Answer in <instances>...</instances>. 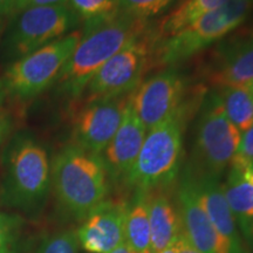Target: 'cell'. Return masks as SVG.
<instances>
[{"label": "cell", "instance_id": "6da1fadb", "mask_svg": "<svg viewBox=\"0 0 253 253\" xmlns=\"http://www.w3.org/2000/svg\"><path fill=\"white\" fill-rule=\"evenodd\" d=\"M205 93L199 84L170 118L147 132L126 184L141 192L172 184L181 168L186 126L201 108Z\"/></svg>", "mask_w": 253, "mask_h": 253}, {"label": "cell", "instance_id": "7a4b0ae2", "mask_svg": "<svg viewBox=\"0 0 253 253\" xmlns=\"http://www.w3.org/2000/svg\"><path fill=\"white\" fill-rule=\"evenodd\" d=\"M149 28V21L123 13L86 23L77 47L60 72L56 82L62 93L80 97L88 82L110 58L131 39Z\"/></svg>", "mask_w": 253, "mask_h": 253}, {"label": "cell", "instance_id": "3957f363", "mask_svg": "<svg viewBox=\"0 0 253 253\" xmlns=\"http://www.w3.org/2000/svg\"><path fill=\"white\" fill-rule=\"evenodd\" d=\"M56 197L69 213L84 219L108 195V172L102 157L69 144L52 163Z\"/></svg>", "mask_w": 253, "mask_h": 253}, {"label": "cell", "instance_id": "277c9868", "mask_svg": "<svg viewBox=\"0 0 253 253\" xmlns=\"http://www.w3.org/2000/svg\"><path fill=\"white\" fill-rule=\"evenodd\" d=\"M252 8L253 0H229L178 33L157 39L153 68L171 67L224 39L244 23Z\"/></svg>", "mask_w": 253, "mask_h": 253}, {"label": "cell", "instance_id": "5b68a950", "mask_svg": "<svg viewBox=\"0 0 253 253\" xmlns=\"http://www.w3.org/2000/svg\"><path fill=\"white\" fill-rule=\"evenodd\" d=\"M196 126L192 175L216 177L223 173L238 150L242 132L227 119L217 90L207 91Z\"/></svg>", "mask_w": 253, "mask_h": 253}, {"label": "cell", "instance_id": "8992f818", "mask_svg": "<svg viewBox=\"0 0 253 253\" xmlns=\"http://www.w3.org/2000/svg\"><path fill=\"white\" fill-rule=\"evenodd\" d=\"M156 32L150 28L129 41L110 58L88 82L84 103L123 96L141 84L145 72L153 68Z\"/></svg>", "mask_w": 253, "mask_h": 253}, {"label": "cell", "instance_id": "52a82bcc", "mask_svg": "<svg viewBox=\"0 0 253 253\" xmlns=\"http://www.w3.org/2000/svg\"><path fill=\"white\" fill-rule=\"evenodd\" d=\"M80 38V32H73L19 59L6 72V90L20 99L42 93L56 81Z\"/></svg>", "mask_w": 253, "mask_h": 253}, {"label": "cell", "instance_id": "ba28073f", "mask_svg": "<svg viewBox=\"0 0 253 253\" xmlns=\"http://www.w3.org/2000/svg\"><path fill=\"white\" fill-rule=\"evenodd\" d=\"M50 172L46 150L32 140H24L12 150L5 182V197L18 208L39 205L49 189Z\"/></svg>", "mask_w": 253, "mask_h": 253}, {"label": "cell", "instance_id": "9c48e42d", "mask_svg": "<svg viewBox=\"0 0 253 253\" xmlns=\"http://www.w3.org/2000/svg\"><path fill=\"white\" fill-rule=\"evenodd\" d=\"M68 5L27 7L17 13L7 37L8 54L23 58L65 37L79 23Z\"/></svg>", "mask_w": 253, "mask_h": 253}, {"label": "cell", "instance_id": "30bf717a", "mask_svg": "<svg viewBox=\"0 0 253 253\" xmlns=\"http://www.w3.org/2000/svg\"><path fill=\"white\" fill-rule=\"evenodd\" d=\"M194 89H189L184 75L168 68L142 82L132 91L131 103L137 118L149 131L170 118Z\"/></svg>", "mask_w": 253, "mask_h": 253}, {"label": "cell", "instance_id": "8fae6325", "mask_svg": "<svg viewBox=\"0 0 253 253\" xmlns=\"http://www.w3.org/2000/svg\"><path fill=\"white\" fill-rule=\"evenodd\" d=\"M203 74L214 88L244 86L253 81V26L218 41Z\"/></svg>", "mask_w": 253, "mask_h": 253}, {"label": "cell", "instance_id": "7c38bea8", "mask_svg": "<svg viewBox=\"0 0 253 253\" xmlns=\"http://www.w3.org/2000/svg\"><path fill=\"white\" fill-rule=\"evenodd\" d=\"M131 93L84 103L73 122L75 145L94 155H102L121 125Z\"/></svg>", "mask_w": 253, "mask_h": 253}, {"label": "cell", "instance_id": "4fadbf2b", "mask_svg": "<svg viewBox=\"0 0 253 253\" xmlns=\"http://www.w3.org/2000/svg\"><path fill=\"white\" fill-rule=\"evenodd\" d=\"M176 207L181 219L182 235L196 250L202 253H235L209 219L189 170L177 189Z\"/></svg>", "mask_w": 253, "mask_h": 253}, {"label": "cell", "instance_id": "5bb4252c", "mask_svg": "<svg viewBox=\"0 0 253 253\" xmlns=\"http://www.w3.org/2000/svg\"><path fill=\"white\" fill-rule=\"evenodd\" d=\"M128 207L125 199H106L95 208L77 231L81 248L89 253H110L125 244Z\"/></svg>", "mask_w": 253, "mask_h": 253}, {"label": "cell", "instance_id": "9a60e30c", "mask_svg": "<svg viewBox=\"0 0 253 253\" xmlns=\"http://www.w3.org/2000/svg\"><path fill=\"white\" fill-rule=\"evenodd\" d=\"M147 132L143 123L136 115L130 96L118 131L101 155L108 176L114 182H126Z\"/></svg>", "mask_w": 253, "mask_h": 253}, {"label": "cell", "instance_id": "2e32d148", "mask_svg": "<svg viewBox=\"0 0 253 253\" xmlns=\"http://www.w3.org/2000/svg\"><path fill=\"white\" fill-rule=\"evenodd\" d=\"M192 177L205 212L221 238L225 240L235 253H250L243 242L239 227L224 195L223 185L218 178L208 176L197 177L195 175Z\"/></svg>", "mask_w": 253, "mask_h": 253}, {"label": "cell", "instance_id": "e0dca14e", "mask_svg": "<svg viewBox=\"0 0 253 253\" xmlns=\"http://www.w3.org/2000/svg\"><path fill=\"white\" fill-rule=\"evenodd\" d=\"M149 208L151 252L161 253L175 244L182 235V225L176 202L167 194V189L147 192Z\"/></svg>", "mask_w": 253, "mask_h": 253}, {"label": "cell", "instance_id": "ac0fdd59", "mask_svg": "<svg viewBox=\"0 0 253 253\" xmlns=\"http://www.w3.org/2000/svg\"><path fill=\"white\" fill-rule=\"evenodd\" d=\"M224 195L236 223L246 239L253 224V162L230 163Z\"/></svg>", "mask_w": 253, "mask_h": 253}, {"label": "cell", "instance_id": "d6986e66", "mask_svg": "<svg viewBox=\"0 0 253 253\" xmlns=\"http://www.w3.org/2000/svg\"><path fill=\"white\" fill-rule=\"evenodd\" d=\"M125 245L131 253H153L147 192L136 191L134 201L129 203L125 224Z\"/></svg>", "mask_w": 253, "mask_h": 253}, {"label": "cell", "instance_id": "ffe728a7", "mask_svg": "<svg viewBox=\"0 0 253 253\" xmlns=\"http://www.w3.org/2000/svg\"><path fill=\"white\" fill-rule=\"evenodd\" d=\"M229 0H183L161 21L156 31L157 39L171 37L198 19L220 7Z\"/></svg>", "mask_w": 253, "mask_h": 253}, {"label": "cell", "instance_id": "44dd1931", "mask_svg": "<svg viewBox=\"0 0 253 253\" xmlns=\"http://www.w3.org/2000/svg\"><path fill=\"white\" fill-rule=\"evenodd\" d=\"M227 119L240 132L253 126V91L249 84L216 88Z\"/></svg>", "mask_w": 253, "mask_h": 253}, {"label": "cell", "instance_id": "7402d4cb", "mask_svg": "<svg viewBox=\"0 0 253 253\" xmlns=\"http://www.w3.org/2000/svg\"><path fill=\"white\" fill-rule=\"evenodd\" d=\"M67 5L86 23L109 18L119 12L118 0H68Z\"/></svg>", "mask_w": 253, "mask_h": 253}, {"label": "cell", "instance_id": "603a6c76", "mask_svg": "<svg viewBox=\"0 0 253 253\" xmlns=\"http://www.w3.org/2000/svg\"><path fill=\"white\" fill-rule=\"evenodd\" d=\"M176 0H118L119 9L131 17L149 20L166 12Z\"/></svg>", "mask_w": 253, "mask_h": 253}, {"label": "cell", "instance_id": "cb8c5ba5", "mask_svg": "<svg viewBox=\"0 0 253 253\" xmlns=\"http://www.w3.org/2000/svg\"><path fill=\"white\" fill-rule=\"evenodd\" d=\"M78 235L75 231H63L48 237L41 243L36 253H79Z\"/></svg>", "mask_w": 253, "mask_h": 253}, {"label": "cell", "instance_id": "d4e9b609", "mask_svg": "<svg viewBox=\"0 0 253 253\" xmlns=\"http://www.w3.org/2000/svg\"><path fill=\"white\" fill-rule=\"evenodd\" d=\"M18 226V218L0 212V253L13 252Z\"/></svg>", "mask_w": 253, "mask_h": 253}, {"label": "cell", "instance_id": "484cf974", "mask_svg": "<svg viewBox=\"0 0 253 253\" xmlns=\"http://www.w3.org/2000/svg\"><path fill=\"white\" fill-rule=\"evenodd\" d=\"M231 162H253V126H251L249 130L242 132L238 150Z\"/></svg>", "mask_w": 253, "mask_h": 253}, {"label": "cell", "instance_id": "4316f807", "mask_svg": "<svg viewBox=\"0 0 253 253\" xmlns=\"http://www.w3.org/2000/svg\"><path fill=\"white\" fill-rule=\"evenodd\" d=\"M24 9V0H0V17L17 14Z\"/></svg>", "mask_w": 253, "mask_h": 253}, {"label": "cell", "instance_id": "83f0119b", "mask_svg": "<svg viewBox=\"0 0 253 253\" xmlns=\"http://www.w3.org/2000/svg\"><path fill=\"white\" fill-rule=\"evenodd\" d=\"M67 4L68 0H24V9L37 6H61Z\"/></svg>", "mask_w": 253, "mask_h": 253}, {"label": "cell", "instance_id": "f1b7e54d", "mask_svg": "<svg viewBox=\"0 0 253 253\" xmlns=\"http://www.w3.org/2000/svg\"><path fill=\"white\" fill-rule=\"evenodd\" d=\"M177 246H178V252L179 253H202L198 250H196L188 240L185 239V237L181 235L178 240H177Z\"/></svg>", "mask_w": 253, "mask_h": 253}, {"label": "cell", "instance_id": "f546056e", "mask_svg": "<svg viewBox=\"0 0 253 253\" xmlns=\"http://www.w3.org/2000/svg\"><path fill=\"white\" fill-rule=\"evenodd\" d=\"M8 121L5 116L0 115V144H1L2 140H4L5 135L7 134L8 130Z\"/></svg>", "mask_w": 253, "mask_h": 253}, {"label": "cell", "instance_id": "4dcf8cb0", "mask_svg": "<svg viewBox=\"0 0 253 253\" xmlns=\"http://www.w3.org/2000/svg\"><path fill=\"white\" fill-rule=\"evenodd\" d=\"M161 253H179L178 252V246H177V242L173 245L169 246V248H168V249L163 250V251L161 252Z\"/></svg>", "mask_w": 253, "mask_h": 253}, {"label": "cell", "instance_id": "1f68e13d", "mask_svg": "<svg viewBox=\"0 0 253 253\" xmlns=\"http://www.w3.org/2000/svg\"><path fill=\"white\" fill-rule=\"evenodd\" d=\"M5 93H6V88L4 84V81H0V106H1L2 100L5 97Z\"/></svg>", "mask_w": 253, "mask_h": 253}, {"label": "cell", "instance_id": "d6a6232c", "mask_svg": "<svg viewBox=\"0 0 253 253\" xmlns=\"http://www.w3.org/2000/svg\"><path fill=\"white\" fill-rule=\"evenodd\" d=\"M110 253H131V252H130V250H129L125 244H123V245L120 246V248L114 250V251L110 252Z\"/></svg>", "mask_w": 253, "mask_h": 253}, {"label": "cell", "instance_id": "836d02e7", "mask_svg": "<svg viewBox=\"0 0 253 253\" xmlns=\"http://www.w3.org/2000/svg\"><path fill=\"white\" fill-rule=\"evenodd\" d=\"M246 242H248L250 245L253 246V224H252L251 229H250V232H249L248 237H246Z\"/></svg>", "mask_w": 253, "mask_h": 253}, {"label": "cell", "instance_id": "e575fe53", "mask_svg": "<svg viewBox=\"0 0 253 253\" xmlns=\"http://www.w3.org/2000/svg\"><path fill=\"white\" fill-rule=\"evenodd\" d=\"M249 87H250V88H251V90L253 91V81L251 82V84H249Z\"/></svg>", "mask_w": 253, "mask_h": 253}, {"label": "cell", "instance_id": "d590c367", "mask_svg": "<svg viewBox=\"0 0 253 253\" xmlns=\"http://www.w3.org/2000/svg\"><path fill=\"white\" fill-rule=\"evenodd\" d=\"M0 30H1V20H0Z\"/></svg>", "mask_w": 253, "mask_h": 253}]
</instances>
